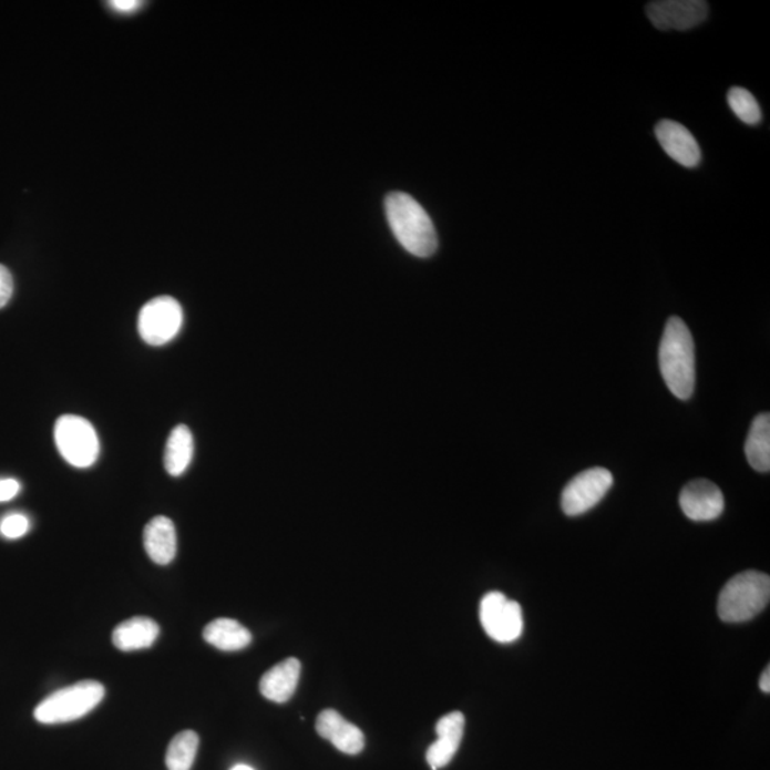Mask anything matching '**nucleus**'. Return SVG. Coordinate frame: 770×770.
<instances>
[{
    "label": "nucleus",
    "mask_w": 770,
    "mask_h": 770,
    "mask_svg": "<svg viewBox=\"0 0 770 770\" xmlns=\"http://www.w3.org/2000/svg\"><path fill=\"white\" fill-rule=\"evenodd\" d=\"M769 599V575L758 571H745L729 579L720 591L719 618L728 624L747 623L767 608Z\"/></svg>",
    "instance_id": "nucleus-3"
},
{
    "label": "nucleus",
    "mask_w": 770,
    "mask_h": 770,
    "mask_svg": "<svg viewBox=\"0 0 770 770\" xmlns=\"http://www.w3.org/2000/svg\"><path fill=\"white\" fill-rule=\"evenodd\" d=\"M728 104L729 107L732 109V112L737 114L739 121L750 124V126L762 121V112H760L759 103L747 89H730L728 92Z\"/></svg>",
    "instance_id": "nucleus-21"
},
{
    "label": "nucleus",
    "mask_w": 770,
    "mask_h": 770,
    "mask_svg": "<svg viewBox=\"0 0 770 770\" xmlns=\"http://www.w3.org/2000/svg\"><path fill=\"white\" fill-rule=\"evenodd\" d=\"M183 325V310L173 297L153 298L138 315V335L148 346L161 347L175 339Z\"/></svg>",
    "instance_id": "nucleus-7"
},
{
    "label": "nucleus",
    "mask_w": 770,
    "mask_h": 770,
    "mask_svg": "<svg viewBox=\"0 0 770 770\" xmlns=\"http://www.w3.org/2000/svg\"><path fill=\"white\" fill-rule=\"evenodd\" d=\"M203 638L213 647L227 650H240L251 644V634L240 623L230 618H218L203 630Z\"/></svg>",
    "instance_id": "nucleus-17"
},
{
    "label": "nucleus",
    "mask_w": 770,
    "mask_h": 770,
    "mask_svg": "<svg viewBox=\"0 0 770 770\" xmlns=\"http://www.w3.org/2000/svg\"><path fill=\"white\" fill-rule=\"evenodd\" d=\"M54 441L63 459L76 469L92 466L101 452L96 430L79 415H63L57 421Z\"/></svg>",
    "instance_id": "nucleus-5"
},
{
    "label": "nucleus",
    "mask_w": 770,
    "mask_h": 770,
    "mask_svg": "<svg viewBox=\"0 0 770 770\" xmlns=\"http://www.w3.org/2000/svg\"><path fill=\"white\" fill-rule=\"evenodd\" d=\"M659 369L677 399L689 400L692 397L697 380L694 337L679 317H670L665 327L659 346Z\"/></svg>",
    "instance_id": "nucleus-1"
},
{
    "label": "nucleus",
    "mask_w": 770,
    "mask_h": 770,
    "mask_svg": "<svg viewBox=\"0 0 770 770\" xmlns=\"http://www.w3.org/2000/svg\"><path fill=\"white\" fill-rule=\"evenodd\" d=\"M21 493V484L14 479L0 480V503H7Z\"/></svg>",
    "instance_id": "nucleus-24"
},
{
    "label": "nucleus",
    "mask_w": 770,
    "mask_h": 770,
    "mask_svg": "<svg viewBox=\"0 0 770 770\" xmlns=\"http://www.w3.org/2000/svg\"><path fill=\"white\" fill-rule=\"evenodd\" d=\"M104 687L96 680H82L49 695L34 709V719L43 725L73 722L92 712L104 698Z\"/></svg>",
    "instance_id": "nucleus-4"
},
{
    "label": "nucleus",
    "mask_w": 770,
    "mask_h": 770,
    "mask_svg": "<svg viewBox=\"0 0 770 770\" xmlns=\"http://www.w3.org/2000/svg\"><path fill=\"white\" fill-rule=\"evenodd\" d=\"M141 4L142 2H137V0H113V2H111V7L113 9H116V11L123 13L136 11Z\"/></svg>",
    "instance_id": "nucleus-25"
},
{
    "label": "nucleus",
    "mask_w": 770,
    "mask_h": 770,
    "mask_svg": "<svg viewBox=\"0 0 770 770\" xmlns=\"http://www.w3.org/2000/svg\"><path fill=\"white\" fill-rule=\"evenodd\" d=\"M161 634L157 623L146 616H134L113 630V644L124 653L151 648Z\"/></svg>",
    "instance_id": "nucleus-16"
},
{
    "label": "nucleus",
    "mask_w": 770,
    "mask_h": 770,
    "mask_svg": "<svg viewBox=\"0 0 770 770\" xmlns=\"http://www.w3.org/2000/svg\"><path fill=\"white\" fill-rule=\"evenodd\" d=\"M480 620L486 635L500 644L515 643L524 633L523 608L499 591L481 599Z\"/></svg>",
    "instance_id": "nucleus-6"
},
{
    "label": "nucleus",
    "mask_w": 770,
    "mask_h": 770,
    "mask_svg": "<svg viewBox=\"0 0 770 770\" xmlns=\"http://www.w3.org/2000/svg\"><path fill=\"white\" fill-rule=\"evenodd\" d=\"M708 12L702 0H659L647 7L649 21L660 31H689L707 21Z\"/></svg>",
    "instance_id": "nucleus-9"
},
{
    "label": "nucleus",
    "mask_w": 770,
    "mask_h": 770,
    "mask_svg": "<svg viewBox=\"0 0 770 770\" xmlns=\"http://www.w3.org/2000/svg\"><path fill=\"white\" fill-rule=\"evenodd\" d=\"M198 749V735L183 730L172 739L166 752L167 770H191Z\"/></svg>",
    "instance_id": "nucleus-20"
},
{
    "label": "nucleus",
    "mask_w": 770,
    "mask_h": 770,
    "mask_svg": "<svg viewBox=\"0 0 770 770\" xmlns=\"http://www.w3.org/2000/svg\"><path fill=\"white\" fill-rule=\"evenodd\" d=\"M759 687L760 690L764 694L770 692V669L767 667V669L763 670L762 677H760L759 680Z\"/></svg>",
    "instance_id": "nucleus-26"
},
{
    "label": "nucleus",
    "mask_w": 770,
    "mask_h": 770,
    "mask_svg": "<svg viewBox=\"0 0 770 770\" xmlns=\"http://www.w3.org/2000/svg\"><path fill=\"white\" fill-rule=\"evenodd\" d=\"M195 454V441L186 425H177L168 435L165 450V469L168 474L178 476L185 473Z\"/></svg>",
    "instance_id": "nucleus-19"
},
{
    "label": "nucleus",
    "mask_w": 770,
    "mask_h": 770,
    "mask_svg": "<svg viewBox=\"0 0 770 770\" xmlns=\"http://www.w3.org/2000/svg\"><path fill=\"white\" fill-rule=\"evenodd\" d=\"M230 770H255L251 767H248V764L240 763L236 764V767H233Z\"/></svg>",
    "instance_id": "nucleus-27"
},
{
    "label": "nucleus",
    "mask_w": 770,
    "mask_h": 770,
    "mask_svg": "<svg viewBox=\"0 0 770 770\" xmlns=\"http://www.w3.org/2000/svg\"><path fill=\"white\" fill-rule=\"evenodd\" d=\"M386 215L397 240L415 257H430L439 247V237L424 207L405 193H391L386 198Z\"/></svg>",
    "instance_id": "nucleus-2"
},
{
    "label": "nucleus",
    "mask_w": 770,
    "mask_h": 770,
    "mask_svg": "<svg viewBox=\"0 0 770 770\" xmlns=\"http://www.w3.org/2000/svg\"><path fill=\"white\" fill-rule=\"evenodd\" d=\"M143 543L144 550L153 563L157 565L171 564L177 553L175 524L167 516H156L144 528Z\"/></svg>",
    "instance_id": "nucleus-14"
},
{
    "label": "nucleus",
    "mask_w": 770,
    "mask_h": 770,
    "mask_svg": "<svg viewBox=\"0 0 770 770\" xmlns=\"http://www.w3.org/2000/svg\"><path fill=\"white\" fill-rule=\"evenodd\" d=\"M679 505L689 520L705 523V521H713L722 515L725 500L718 485L708 480H695L684 486L679 496Z\"/></svg>",
    "instance_id": "nucleus-10"
},
{
    "label": "nucleus",
    "mask_w": 770,
    "mask_h": 770,
    "mask_svg": "<svg viewBox=\"0 0 770 770\" xmlns=\"http://www.w3.org/2000/svg\"><path fill=\"white\" fill-rule=\"evenodd\" d=\"M31 530V521L23 514H9L0 521V534L8 540L22 538Z\"/></svg>",
    "instance_id": "nucleus-22"
},
{
    "label": "nucleus",
    "mask_w": 770,
    "mask_h": 770,
    "mask_svg": "<svg viewBox=\"0 0 770 770\" xmlns=\"http://www.w3.org/2000/svg\"><path fill=\"white\" fill-rule=\"evenodd\" d=\"M301 664L296 658L281 660L276 667L267 670L260 680L263 697L271 702L285 704L296 692L300 679Z\"/></svg>",
    "instance_id": "nucleus-15"
},
{
    "label": "nucleus",
    "mask_w": 770,
    "mask_h": 770,
    "mask_svg": "<svg viewBox=\"0 0 770 770\" xmlns=\"http://www.w3.org/2000/svg\"><path fill=\"white\" fill-rule=\"evenodd\" d=\"M655 134L660 147L680 166L697 167L699 165L702 157L699 144L684 124L665 119L655 127Z\"/></svg>",
    "instance_id": "nucleus-11"
},
{
    "label": "nucleus",
    "mask_w": 770,
    "mask_h": 770,
    "mask_svg": "<svg viewBox=\"0 0 770 770\" xmlns=\"http://www.w3.org/2000/svg\"><path fill=\"white\" fill-rule=\"evenodd\" d=\"M745 454L749 465L759 473H769L770 470V415L768 412L759 414L750 425Z\"/></svg>",
    "instance_id": "nucleus-18"
},
{
    "label": "nucleus",
    "mask_w": 770,
    "mask_h": 770,
    "mask_svg": "<svg viewBox=\"0 0 770 770\" xmlns=\"http://www.w3.org/2000/svg\"><path fill=\"white\" fill-rule=\"evenodd\" d=\"M614 485V475L603 466H595L575 475L566 484L561 505L566 515L578 516L588 513L608 494Z\"/></svg>",
    "instance_id": "nucleus-8"
},
{
    "label": "nucleus",
    "mask_w": 770,
    "mask_h": 770,
    "mask_svg": "<svg viewBox=\"0 0 770 770\" xmlns=\"http://www.w3.org/2000/svg\"><path fill=\"white\" fill-rule=\"evenodd\" d=\"M465 718L461 712L444 715L437 722V740L427 750V762L432 770L445 768L459 752L462 737H464Z\"/></svg>",
    "instance_id": "nucleus-12"
},
{
    "label": "nucleus",
    "mask_w": 770,
    "mask_h": 770,
    "mask_svg": "<svg viewBox=\"0 0 770 770\" xmlns=\"http://www.w3.org/2000/svg\"><path fill=\"white\" fill-rule=\"evenodd\" d=\"M317 732L321 738L330 740L340 752L357 754L365 749V733L355 723L341 717L335 709H326L316 722Z\"/></svg>",
    "instance_id": "nucleus-13"
},
{
    "label": "nucleus",
    "mask_w": 770,
    "mask_h": 770,
    "mask_svg": "<svg viewBox=\"0 0 770 770\" xmlns=\"http://www.w3.org/2000/svg\"><path fill=\"white\" fill-rule=\"evenodd\" d=\"M13 295V277L7 267L0 265V308L11 300Z\"/></svg>",
    "instance_id": "nucleus-23"
}]
</instances>
